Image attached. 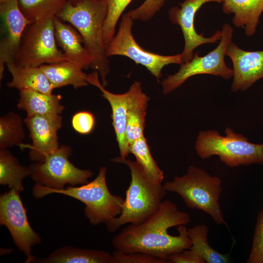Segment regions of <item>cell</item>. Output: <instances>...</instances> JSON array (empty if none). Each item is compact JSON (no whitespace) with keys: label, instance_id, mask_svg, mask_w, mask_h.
Instances as JSON below:
<instances>
[{"label":"cell","instance_id":"obj_9","mask_svg":"<svg viewBox=\"0 0 263 263\" xmlns=\"http://www.w3.org/2000/svg\"><path fill=\"white\" fill-rule=\"evenodd\" d=\"M221 32V41L216 48L203 56H199V53L196 52L190 61L181 64L177 73L169 75L162 81L164 94H169L188 78L197 75H213L225 79L233 76V70L226 66L225 56L228 46L232 42L233 29L226 23L223 26Z\"/></svg>","mask_w":263,"mask_h":263},{"label":"cell","instance_id":"obj_11","mask_svg":"<svg viewBox=\"0 0 263 263\" xmlns=\"http://www.w3.org/2000/svg\"><path fill=\"white\" fill-rule=\"evenodd\" d=\"M0 224L11 234L17 247L27 257L26 263L35 259L31 255L33 246L40 244L41 239L31 227L19 192L10 189L0 196Z\"/></svg>","mask_w":263,"mask_h":263},{"label":"cell","instance_id":"obj_26","mask_svg":"<svg viewBox=\"0 0 263 263\" xmlns=\"http://www.w3.org/2000/svg\"><path fill=\"white\" fill-rule=\"evenodd\" d=\"M24 120L18 114L9 112L0 118V149L21 145L25 137Z\"/></svg>","mask_w":263,"mask_h":263},{"label":"cell","instance_id":"obj_29","mask_svg":"<svg viewBox=\"0 0 263 263\" xmlns=\"http://www.w3.org/2000/svg\"><path fill=\"white\" fill-rule=\"evenodd\" d=\"M132 0H107V13L103 26L106 48L115 34V28L123 12Z\"/></svg>","mask_w":263,"mask_h":263},{"label":"cell","instance_id":"obj_24","mask_svg":"<svg viewBox=\"0 0 263 263\" xmlns=\"http://www.w3.org/2000/svg\"><path fill=\"white\" fill-rule=\"evenodd\" d=\"M29 176V167L22 165L7 150L0 149V184L18 192L23 190V179Z\"/></svg>","mask_w":263,"mask_h":263},{"label":"cell","instance_id":"obj_34","mask_svg":"<svg viewBox=\"0 0 263 263\" xmlns=\"http://www.w3.org/2000/svg\"><path fill=\"white\" fill-rule=\"evenodd\" d=\"M167 260L169 263H206L190 249L172 253L168 257Z\"/></svg>","mask_w":263,"mask_h":263},{"label":"cell","instance_id":"obj_31","mask_svg":"<svg viewBox=\"0 0 263 263\" xmlns=\"http://www.w3.org/2000/svg\"><path fill=\"white\" fill-rule=\"evenodd\" d=\"M113 263H168L167 260L140 252L125 253L115 250L112 253Z\"/></svg>","mask_w":263,"mask_h":263},{"label":"cell","instance_id":"obj_8","mask_svg":"<svg viewBox=\"0 0 263 263\" xmlns=\"http://www.w3.org/2000/svg\"><path fill=\"white\" fill-rule=\"evenodd\" d=\"M72 148L62 145L41 161L33 162L28 167L29 176L36 184L56 189L64 188L66 185L75 186L89 182L93 175L89 169L75 167L69 161Z\"/></svg>","mask_w":263,"mask_h":263},{"label":"cell","instance_id":"obj_15","mask_svg":"<svg viewBox=\"0 0 263 263\" xmlns=\"http://www.w3.org/2000/svg\"><path fill=\"white\" fill-rule=\"evenodd\" d=\"M225 55L231 59L233 69L231 91H244L263 78V51H244L232 42Z\"/></svg>","mask_w":263,"mask_h":263},{"label":"cell","instance_id":"obj_36","mask_svg":"<svg viewBox=\"0 0 263 263\" xmlns=\"http://www.w3.org/2000/svg\"><path fill=\"white\" fill-rule=\"evenodd\" d=\"M2 0H0V1H2Z\"/></svg>","mask_w":263,"mask_h":263},{"label":"cell","instance_id":"obj_2","mask_svg":"<svg viewBox=\"0 0 263 263\" xmlns=\"http://www.w3.org/2000/svg\"><path fill=\"white\" fill-rule=\"evenodd\" d=\"M107 13V0H82L75 4L68 2L56 16L79 33L92 57L91 68L98 72L104 87L110 71L103 38Z\"/></svg>","mask_w":263,"mask_h":263},{"label":"cell","instance_id":"obj_22","mask_svg":"<svg viewBox=\"0 0 263 263\" xmlns=\"http://www.w3.org/2000/svg\"><path fill=\"white\" fill-rule=\"evenodd\" d=\"M39 67L55 89L68 85L77 89L89 84L88 74L84 73L82 67L75 62L66 60L42 65Z\"/></svg>","mask_w":263,"mask_h":263},{"label":"cell","instance_id":"obj_3","mask_svg":"<svg viewBox=\"0 0 263 263\" xmlns=\"http://www.w3.org/2000/svg\"><path fill=\"white\" fill-rule=\"evenodd\" d=\"M111 161L127 165L131 175L121 213L105 224L108 231L114 232L123 225L139 224L149 218L159 209L167 190L162 183L149 177L136 161L118 157Z\"/></svg>","mask_w":263,"mask_h":263},{"label":"cell","instance_id":"obj_6","mask_svg":"<svg viewBox=\"0 0 263 263\" xmlns=\"http://www.w3.org/2000/svg\"><path fill=\"white\" fill-rule=\"evenodd\" d=\"M195 148L201 158L217 155L221 162L230 168L263 165V144L251 143L245 136L229 127L225 130V136L215 130L200 132Z\"/></svg>","mask_w":263,"mask_h":263},{"label":"cell","instance_id":"obj_28","mask_svg":"<svg viewBox=\"0 0 263 263\" xmlns=\"http://www.w3.org/2000/svg\"><path fill=\"white\" fill-rule=\"evenodd\" d=\"M129 153L136 158V162L141 166L147 175L151 179L162 183L163 172L153 158L150 147L145 136L143 135L129 146Z\"/></svg>","mask_w":263,"mask_h":263},{"label":"cell","instance_id":"obj_16","mask_svg":"<svg viewBox=\"0 0 263 263\" xmlns=\"http://www.w3.org/2000/svg\"><path fill=\"white\" fill-rule=\"evenodd\" d=\"M87 80L89 84L97 87L101 92L102 96L109 103L112 110V124L118 143L121 159H126L129 153V146L126 138V126L127 112L130 98V92L117 94L111 93L105 89L99 79L96 71L88 74Z\"/></svg>","mask_w":263,"mask_h":263},{"label":"cell","instance_id":"obj_13","mask_svg":"<svg viewBox=\"0 0 263 263\" xmlns=\"http://www.w3.org/2000/svg\"><path fill=\"white\" fill-rule=\"evenodd\" d=\"M224 0H185L180 3L181 7L174 6L169 9V18L171 22L181 28L185 40L184 50L181 54L183 63L190 61L193 57L194 49L201 45L215 43L221 39V31L217 30L210 38L199 34L194 26L195 16L197 11L205 3L210 1L222 3Z\"/></svg>","mask_w":263,"mask_h":263},{"label":"cell","instance_id":"obj_12","mask_svg":"<svg viewBox=\"0 0 263 263\" xmlns=\"http://www.w3.org/2000/svg\"><path fill=\"white\" fill-rule=\"evenodd\" d=\"M0 80L6 64L14 62L24 33L32 22L21 11L19 0L0 2Z\"/></svg>","mask_w":263,"mask_h":263},{"label":"cell","instance_id":"obj_23","mask_svg":"<svg viewBox=\"0 0 263 263\" xmlns=\"http://www.w3.org/2000/svg\"><path fill=\"white\" fill-rule=\"evenodd\" d=\"M39 263H113L112 254L99 250L81 249L64 245L48 257L35 259Z\"/></svg>","mask_w":263,"mask_h":263},{"label":"cell","instance_id":"obj_14","mask_svg":"<svg viewBox=\"0 0 263 263\" xmlns=\"http://www.w3.org/2000/svg\"><path fill=\"white\" fill-rule=\"evenodd\" d=\"M24 121L32 142L29 152L31 161H43L59 148L58 131L62 124L60 115L26 116Z\"/></svg>","mask_w":263,"mask_h":263},{"label":"cell","instance_id":"obj_4","mask_svg":"<svg viewBox=\"0 0 263 263\" xmlns=\"http://www.w3.org/2000/svg\"><path fill=\"white\" fill-rule=\"evenodd\" d=\"M107 171V168L101 167L94 180L80 187L68 186L56 189L36 184L32 194L38 199L55 193L76 199L85 204L84 212L92 225L106 224L120 215L124 202L122 197L110 191L106 182Z\"/></svg>","mask_w":263,"mask_h":263},{"label":"cell","instance_id":"obj_7","mask_svg":"<svg viewBox=\"0 0 263 263\" xmlns=\"http://www.w3.org/2000/svg\"><path fill=\"white\" fill-rule=\"evenodd\" d=\"M54 17L35 21L28 26L14 63L23 66L39 67L68 60L57 47Z\"/></svg>","mask_w":263,"mask_h":263},{"label":"cell","instance_id":"obj_5","mask_svg":"<svg viewBox=\"0 0 263 263\" xmlns=\"http://www.w3.org/2000/svg\"><path fill=\"white\" fill-rule=\"evenodd\" d=\"M219 177L191 165L186 174L175 176L163 186L167 191L179 194L187 207L203 211L218 225H226L219 200L223 189Z\"/></svg>","mask_w":263,"mask_h":263},{"label":"cell","instance_id":"obj_27","mask_svg":"<svg viewBox=\"0 0 263 263\" xmlns=\"http://www.w3.org/2000/svg\"><path fill=\"white\" fill-rule=\"evenodd\" d=\"M68 2V0H19L21 11L32 22L56 16Z\"/></svg>","mask_w":263,"mask_h":263},{"label":"cell","instance_id":"obj_20","mask_svg":"<svg viewBox=\"0 0 263 263\" xmlns=\"http://www.w3.org/2000/svg\"><path fill=\"white\" fill-rule=\"evenodd\" d=\"M17 107L27 113L34 115H60L64 109L61 103L60 94H47L32 90H21Z\"/></svg>","mask_w":263,"mask_h":263},{"label":"cell","instance_id":"obj_33","mask_svg":"<svg viewBox=\"0 0 263 263\" xmlns=\"http://www.w3.org/2000/svg\"><path fill=\"white\" fill-rule=\"evenodd\" d=\"M72 125L78 133L88 134L93 131L94 127L95 118L89 112H79L73 116Z\"/></svg>","mask_w":263,"mask_h":263},{"label":"cell","instance_id":"obj_25","mask_svg":"<svg viewBox=\"0 0 263 263\" xmlns=\"http://www.w3.org/2000/svg\"><path fill=\"white\" fill-rule=\"evenodd\" d=\"M188 233L192 243L190 249L203 259L206 263H227L230 262L227 255L215 250L209 244L207 225L204 224L196 225L188 229Z\"/></svg>","mask_w":263,"mask_h":263},{"label":"cell","instance_id":"obj_32","mask_svg":"<svg viewBox=\"0 0 263 263\" xmlns=\"http://www.w3.org/2000/svg\"><path fill=\"white\" fill-rule=\"evenodd\" d=\"M165 0H145L139 7L127 13L134 20L147 21L161 8Z\"/></svg>","mask_w":263,"mask_h":263},{"label":"cell","instance_id":"obj_30","mask_svg":"<svg viewBox=\"0 0 263 263\" xmlns=\"http://www.w3.org/2000/svg\"><path fill=\"white\" fill-rule=\"evenodd\" d=\"M246 263H263V209L257 216L252 247Z\"/></svg>","mask_w":263,"mask_h":263},{"label":"cell","instance_id":"obj_1","mask_svg":"<svg viewBox=\"0 0 263 263\" xmlns=\"http://www.w3.org/2000/svg\"><path fill=\"white\" fill-rule=\"evenodd\" d=\"M190 220L189 214L179 210L174 203L164 201L149 218L130 224L113 237L112 243L123 252H140L168 261L169 255L191 247L185 226Z\"/></svg>","mask_w":263,"mask_h":263},{"label":"cell","instance_id":"obj_21","mask_svg":"<svg viewBox=\"0 0 263 263\" xmlns=\"http://www.w3.org/2000/svg\"><path fill=\"white\" fill-rule=\"evenodd\" d=\"M6 66L12 75L11 81L7 84L9 88L53 94L55 88L39 67L20 66L14 62Z\"/></svg>","mask_w":263,"mask_h":263},{"label":"cell","instance_id":"obj_19","mask_svg":"<svg viewBox=\"0 0 263 263\" xmlns=\"http://www.w3.org/2000/svg\"><path fill=\"white\" fill-rule=\"evenodd\" d=\"M223 10L226 14H234V25L244 28L246 36L254 35L263 11V0H224Z\"/></svg>","mask_w":263,"mask_h":263},{"label":"cell","instance_id":"obj_18","mask_svg":"<svg viewBox=\"0 0 263 263\" xmlns=\"http://www.w3.org/2000/svg\"><path fill=\"white\" fill-rule=\"evenodd\" d=\"M130 98L126 126L129 146L144 135L145 116L149 97L143 92L140 82L135 81L129 89Z\"/></svg>","mask_w":263,"mask_h":263},{"label":"cell","instance_id":"obj_10","mask_svg":"<svg viewBox=\"0 0 263 263\" xmlns=\"http://www.w3.org/2000/svg\"><path fill=\"white\" fill-rule=\"evenodd\" d=\"M133 21L128 13L122 15L118 30L106 48L108 57L113 56L128 57L136 64L146 67L157 80L161 77L162 70L165 66L183 63L181 54L164 56L149 52L142 48L132 35Z\"/></svg>","mask_w":263,"mask_h":263},{"label":"cell","instance_id":"obj_17","mask_svg":"<svg viewBox=\"0 0 263 263\" xmlns=\"http://www.w3.org/2000/svg\"><path fill=\"white\" fill-rule=\"evenodd\" d=\"M54 22L56 43L68 60L78 63L83 69L91 68L92 57L79 33L72 25L64 23L56 16Z\"/></svg>","mask_w":263,"mask_h":263},{"label":"cell","instance_id":"obj_35","mask_svg":"<svg viewBox=\"0 0 263 263\" xmlns=\"http://www.w3.org/2000/svg\"><path fill=\"white\" fill-rule=\"evenodd\" d=\"M81 0H68V2H70L71 3L73 4H75ZM96 0L104 1V0Z\"/></svg>","mask_w":263,"mask_h":263}]
</instances>
